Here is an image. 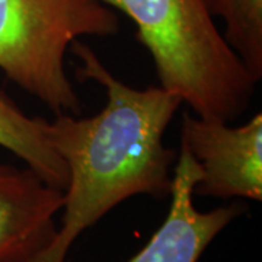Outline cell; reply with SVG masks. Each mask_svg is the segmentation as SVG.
Masks as SVG:
<instances>
[{
	"label": "cell",
	"instance_id": "obj_1",
	"mask_svg": "<svg viewBox=\"0 0 262 262\" xmlns=\"http://www.w3.org/2000/svg\"><path fill=\"white\" fill-rule=\"evenodd\" d=\"M70 50L80 60L77 77L101 84L106 103L89 118L60 114L48 121V143L64 162L69 182L61 226L35 262H64L86 229L131 196L170 195V168L177 159L163 136L181 98L162 86L125 84L79 39Z\"/></svg>",
	"mask_w": 262,
	"mask_h": 262
},
{
	"label": "cell",
	"instance_id": "obj_2",
	"mask_svg": "<svg viewBox=\"0 0 262 262\" xmlns=\"http://www.w3.org/2000/svg\"><path fill=\"white\" fill-rule=\"evenodd\" d=\"M134 22L159 86L196 117L232 122L252 101L256 82L215 25L207 0H102Z\"/></svg>",
	"mask_w": 262,
	"mask_h": 262
},
{
	"label": "cell",
	"instance_id": "obj_3",
	"mask_svg": "<svg viewBox=\"0 0 262 262\" xmlns=\"http://www.w3.org/2000/svg\"><path fill=\"white\" fill-rule=\"evenodd\" d=\"M118 31V15L102 0H0V70L54 115L79 117L66 53L79 38Z\"/></svg>",
	"mask_w": 262,
	"mask_h": 262
},
{
	"label": "cell",
	"instance_id": "obj_4",
	"mask_svg": "<svg viewBox=\"0 0 262 262\" xmlns=\"http://www.w3.org/2000/svg\"><path fill=\"white\" fill-rule=\"evenodd\" d=\"M181 146L201 168L194 195L262 200V115L246 124L182 115Z\"/></svg>",
	"mask_w": 262,
	"mask_h": 262
},
{
	"label": "cell",
	"instance_id": "obj_5",
	"mask_svg": "<svg viewBox=\"0 0 262 262\" xmlns=\"http://www.w3.org/2000/svg\"><path fill=\"white\" fill-rule=\"evenodd\" d=\"M200 175L198 162L181 146L168 215L147 245L127 262H198L215 236L244 213L242 204L198 211L194 206V187Z\"/></svg>",
	"mask_w": 262,
	"mask_h": 262
},
{
	"label": "cell",
	"instance_id": "obj_6",
	"mask_svg": "<svg viewBox=\"0 0 262 262\" xmlns=\"http://www.w3.org/2000/svg\"><path fill=\"white\" fill-rule=\"evenodd\" d=\"M64 191L29 168L0 162V262H35L53 244Z\"/></svg>",
	"mask_w": 262,
	"mask_h": 262
},
{
	"label": "cell",
	"instance_id": "obj_7",
	"mask_svg": "<svg viewBox=\"0 0 262 262\" xmlns=\"http://www.w3.org/2000/svg\"><path fill=\"white\" fill-rule=\"evenodd\" d=\"M48 121L29 117L0 91V146L12 151L48 185L64 191L69 172L47 139Z\"/></svg>",
	"mask_w": 262,
	"mask_h": 262
},
{
	"label": "cell",
	"instance_id": "obj_8",
	"mask_svg": "<svg viewBox=\"0 0 262 262\" xmlns=\"http://www.w3.org/2000/svg\"><path fill=\"white\" fill-rule=\"evenodd\" d=\"M225 24L227 44L258 83L262 77V0H207Z\"/></svg>",
	"mask_w": 262,
	"mask_h": 262
}]
</instances>
